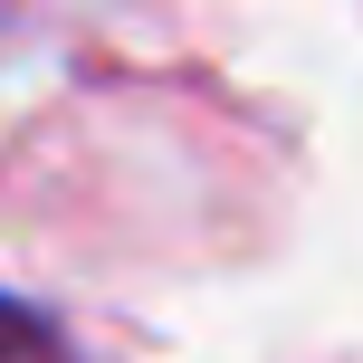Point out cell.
<instances>
[{
    "instance_id": "cell-1",
    "label": "cell",
    "mask_w": 363,
    "mask_h": 363,
    "mask_svg": "<svg viewBox=\"0 0 363 363\" xmlns=\"http://www.w3.org/2000/svg\"><path fill=\"white\" fill-rule=\"evenodd\" d=\"M0 363H77V354L57 345L48 315H29L19 296H0Z\"/></svg>"
}]
</instances>
